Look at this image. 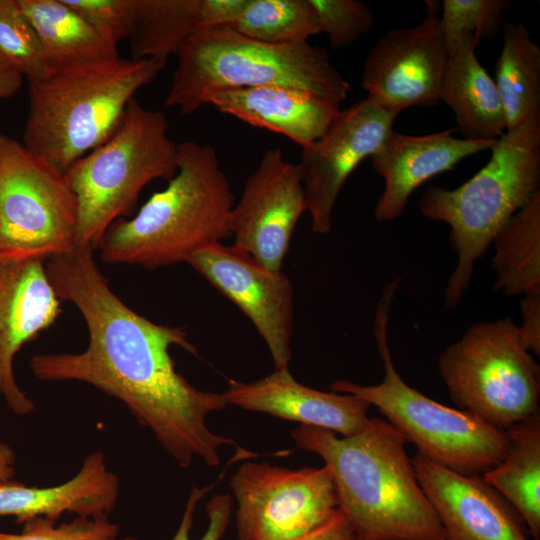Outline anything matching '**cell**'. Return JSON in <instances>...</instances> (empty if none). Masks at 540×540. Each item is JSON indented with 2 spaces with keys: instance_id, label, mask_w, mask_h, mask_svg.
Segmentation results:
<instances>
[{
  "instance_id": "obj_35",
  "label": "cell",
  "mask_w": 540,
  "mask_h": 540,
  "mask_svg": "<svg viewBox=\"0 0 540 540\" xmlns=\"http://www.w3.org/2000/svg\"><path fill=\"white\" fill-rule=\"evenodd\" d=\"M519 335L525 349L540 355V294L523 296L520 301Z\"/></svg>"
},
{
  "instance_id": "obj_38",
  "label": "cell",
  "mask_w": 540,
  "mask_h": 540,
  "mask_svg": "<svg viewBox=\"0 0 540 540\" xmlns=\"http://www.w3.org/2000/svg\"><path fill=\"white\" fill-rule=\"evenodd\" d=\"M15 453L11 446L0 442V480L13 479L15 476Z\"/></svg>"
},
{
  "instance_id": "obj_10",
  "label": "cell",
  "mask_w": 540,
  "mask_h": 540,
  "mask_svg": "<svg viewBox=\"0 0 540 540\" xmlns=\"http://www.w3.org/2000/svg\"><path fill=\"white\" fill-rule=\"evenodd\" d=\"M77 218L66 175L0 133V259L44 262L74 251Z\"/></svg>"
},
{
  "instance_id": "obj_34",
  "label": "cell",
  "mask_w": 540,
  "mask_h": 540,
  "mask_svg": "<svg viewBox=\"0 0 540 540\" xmlns=\"http://www.w3.org/2000/svg\"><path fill=\"white\" fill-rule=\"evenodd\" d=\"M212 486L193 487L182 515L177 531L171 540H192L190 532L194 522V513L201 499ZM233 509V498L229 494H217L210 498L206 504L208 517L207 529L199 540H221L230 522ZM114 540H139L132 536L116 538Z\"/></svg>"
},
{
  "instance_id": "obj_24",
  "label": "cell",
  "mask_w": 540,
  "mask_h": 540,
  "mask_svg": "<svg viewBox=\"0 0 540 540\" xmlns=\"http://www.w3.org/2000/svg\"><path fill=\"white\" fill-rule=\"evenodd\" d=\"M502 461L482 474L520 514L528 534L540 540V413L506 430Z\"/></svg>"
},
{
  "instance_id": "obj_13",
  "label": "cell",
  "mask_w": 540,
  "mask_h": 540,
  "mask_svg": "<svg viewBox=\"0 0 540 540\" xmlns=\"http://www.w3.org/2000/svg\"><path fill=\"white\" fill-rule=\"evenodd\" d=\"M397 114L368 98L339 110L325 133L303 147L297 163L312 231L327 234L347 178L382 144Z\"/></svg>"
},
{
  "instance_id": "obj_4",
  "label": "cell",
  "mask_w": 540,
  "mask_h": 540,
  "mask_svg": "<svg viewBox=\"0 0 540 540\" xmlns=\"http://www.w3.org/2000/svg\"><path fill=\"white\" fill-rule=\"evenodd\" d=\"M176 57L164 106L183 115L200 109L212 92L262 86L300 90L340 109L350 88L322 47L269 44L230 27L199 30Z\"/></svg>"
},
{
  "instance_id": "obj_16",
  "label": "cell",
  "mask_w": 540,
  "mask_h": 540,
  "mask_svg": "<svg viewBox=\"0 0 540 540\" xmlns=\"http://www.w3.org/2000/svg\"><path fill=\"white\" fill-rule=\"evenodd\" d=\"M412 462L445 540H528L520 514L482 475L455 472L418 452Z\"/></svg>"
},
{
  "instance_id": "obj_5",
  "label": "cell",
  "mask_w": 540,
  "mask_h": 540,
  "mask_svg": "<svg viewBox=\"0 0 540 540\" xmlns=\"http://www.w3.org/2000/svg\"><path fill=\"white\" fill-rule=\"evenodd\" d=\"M486 165L455 189L430 186L419 202L428 219L449 225L457 254L444 301L456 307L466 294L477 260L497 231L540 192V112L506 131L490 149Z\"/></svg>"
},
{
  "instance_id": "obj_1",
  "label": "cell",
  "mask_w": 540,
  "mask_h": 540,
  "mask_svg": "<svg viewBox=\"0 0 540 540\" xmlns=\"http://www.w3.org/2000/svg\"><path fill=\"white\" fill-rule=\"evenodd\" d=\"M93 251L76 248L46 265L59 299L80 311L88 346L34 355L32 373L43 381L83 382L120 400L178 466L188 468L195 458L218 466L219 448L237 445L207 426V416L228 405L224 394L197 389L176 371L172 346L198 355L185 329L154 323L128 307L111 290Z\"/></svg>"
},
{
  "instance_id": "obj_9",
  "label": "cell",
  "mask_w": 540,
  "mask_h": 540,
  "mask_svg": "<svg viewBox=\"0 0 540 540\" xmlns=\"http://www.w3.org/2000/svg\"><path fill=\"white\" fill-rule=\"evenodd\" d=\"M452 402L506 431L539 412L540 367L509 317L471 325L438 359Z\"/></svg>"
},
{
  "instance_id": "obj_3",
  "label": "cell",
  "mask_w": 540,
  "mask_h": 540,
  "mask_svg": "<svg viewBox=\"0 0 540 540\" xmlns=\"http://www.w3.org/2000/svg\"><path fill=\"white\" fill-rule=\"evenodd\" d=\"M178 156V171L167 186L133 217L106 230L97 248L103 262L153 270L187 263L199 250L232 237L235 196L215 148L183 141Z\"/></svg>"
},
{
  "instance_id": "obj_27",
  "label": "cell",
  "mask_w": 540,
  "mask_h": 540,
  "mask_svg": "<svg viewBox=\"0 0 540 540\" xmlns=\"http://www.w3.org/2000/svg\"><path fill=\"white\" fill-rule=\"evenodd\" d=\"M208 28L204 0H137L131 58L167 62L185 41Z\"/></svg>"
},
{
  "instance_id": "obj_23",
  "label": "cell",
  "mask_w": 540,
  "mask_h": 540,
  "mask_svg": "<svg viewBox=\"0 0 540 540\" xmlns=\"http://www.w3.org/2000/svg\"><path fill=\"white\" fill-rule=\"evenodd\" d=\"M476 46L461 42L448 56L440 101L449 106L464 139L497 140L506 120L494 79L478 61Z\"/></svg>"
},
{
  "instance_id": "obj_25",
  "label": "cell",
  "mask_w": 540,
  "mask_h": 540,
  "mask_svg": "<svg viewBox=\"0 0 540 540\" xmlns=\"http://www.w3.org/2000/svg\"><path fill=\"white\" fill-rule=\"evenodd\" d=\"M494 288L506 296L540 294V192L497 231Z\"/></svg>"
},
{
  "instance_id": "obj_2",
  "label": "cell",
  "mask_w": 540,
  "mask_h": 540,
  "mask_svg": "<svg viewBox=\"0 0 540 540\" xmlns=\"http://www.w3.org/2000/svg\"><path fill=\"white\" fill-rule=\"evenodd\" d=\"M291 436L324 461L337 509L357 540H445L406 452L408 442L390 422L369 417L359 432L340 437L299 425Z\"/></svg>"
},
{
  "instance_id": "obj_31",
  "label": "cell",
  "mask_w": 540,
  "mask_h": 540,
  "mask_svg": "<svg viewBox=\"0 0 540 540\" xmlns=\"http://www.w3.org/2000/svg\"><path fill=\"white\" fill-rule=\"evenodd\" d=\"M333 49L353 44L374 25L373 11L359 0H310Z\"/></svg>"
},
{
  "instance_id": "obj_8",
  "label": "cell",
  "mask_w": 540,
  "mask_h": 540,
  "mask_svg": "<svg viewBox=\"0 0 540 540\" xmlns=\"http://www.w3.org/2000/svg\"><path fill=\"white\" fill-rule=\"evenodd\" d=\"M178 158L166 115L132 98L116 133L65 173L77 201L76 248L96 250L112 223L133 214L145 186L175 176Z\"/></svg>"
},
{
  "instance_id": "obj_18",
  "label": "cell",
  "mask_w": 540,
  "mask_h": 540,
  "mask_svg": "<svg viewBox=\"0 0 540 540\" xmlns=\"http://www.w3.org/2000/svg\"><path fill=\"white\" fill-rule=\"evenodd\" d=\"M453 131L413 136L392 130L388 134L370 156L375 172L385 183L374 210L378 221H392L401 216L420 185L451 170L464 158L490 150L496 142L455 138Z\"/></svg>"
},
{
  "instance_id": "obj_33",
  "label": "cell",
  "mask_w": 540,
  "mask_h": 540,
  "mask_svg": "<svg viewBox=\"0 0 540 540\" xmlns=\"http://www.w3.org/2000/svg\"><path fill=\"white\" fill-rule=\"evenodd\" d=\"M105 39L118 46L132 34L137 0H65Z\"/></svg>"
},
{
  "instance_id": "obj_7",
  "label": "cell",
  "mask_w": 540,
  "mask_h": 540,
  "mask_svg": "<svg viewBox=\"0 0 540 540\" xmlns=\"http://www.w3.org/2000/svg\"><path fill=\"white\" fill-rule=\"evenodd\" d=\"M398 287V278L386 286L374 317L373 334L383 380L376 385L334 380L329 388L359 396L376 407L427 459L458 473L482 475L504 458L507 433L464 410L434 401L403 380L388 344L390 309Z\"/></svg>"
},
{
  "instance_id": "obj_32",
  "label": "cell",
  "mask_w": 540,
  "mask_h": 540,
  "mask_svg": "<svg viewBox=\"0 0 540 540\" xmlns=\"http://www.w3.org/2000/svg\"><path fill=\"white\" fill-rule=\"evenodd\" d=\"M119 527L107 514L79 517L59 525L54 520L36 517L24 523L20 533L0 531V540H114Z\"/></svg>"
},
{
  "instance_id": "obj_21",
  "label": "cell",
  "mask_w": 540,
  "mask_h": 540,
  "mask_svg": "<svg viewBox=\"0 0 540 540\" xmlns=\"http://www.w3.org/2000/svg\"><path fill=\"white\" fill-rule=\"evenodd\" d=\"M251 126L282 134L302 148L318 140L340 110L292 88L262 86L210 93L205 105Z\"/></svg>"
},
{
  "instance_id": "obj_12",
  "label": "cell",
  "mask_w": 540,
  "mask_h": 540,
  "mask_svg": "<svg viewBox=\"0 0 540 540\" xmlns=\"http://www.w3.org/2000/svg\"><path fill=\"white\" fill-rule=\"evenodd\" d=\"M426 15L412 27L391 29L370 50L361 86L380 107L399 114L413 106L433 107L448 52L440 27V2L425 0Z\"/></svg>"
},
{
  "instance_id": "obj_29",
  "label": "cell",
  "mask_w": 540,
  "mask_h": 540,
  "mask_svg": "<svg viewBox=\"0 0 540 540\" xmlns=\"http://www.w3.org/2000/svg\"><path fill=\"white\" fill-rule=\"evenodd\" d=\"M0 63L28 82L52 75L38 37L17 0H0Z\"/></svg>"
},
{
  "instance_id": "obj_37",
  "label": "cell",
  "mask_w": 540,
  "mask_h": 540,
  "mask_svg": "<svg viewBox=\"0 0 540 540\" xmlns=\"http://www.w3.org/2000/svg\"><path fill=\"white\" fill-rule=\"evenodd\" d=\"M23 76L0 63V99L15 95L20 89Z\"/></svg>"
},
{
  "instance_id": "obj_19",
  "label": "cell",
  "mask_w": 540,
  "mask_h": 540,
  "mask_svg": "<svg viewBox=\"0 0 540 540\" xmlns=\"http://www.w3.org/2000/svg\"><path fill=\"white\" fill-rule=\"evenodd\" d=\"M223 394L228 404L239 408L326 429L341 436L359 432L369 419L371 407L353 394L305 386L294 379L288 368L275 369L272 374L252 382L231 379Z\"/></svg>"
},
{
  "instance_id": "obj_15",
  "label": "cell",
  "mask_w": 540,
  "mask_h": 540,
  "mask_svg": "<svg viewBox=\"0 0 540 540\" xmlns=\"http://www.w3.org/2000/svg\"><path fill=\"white\" fill-rule=\"evenodd\" d=\"M306 201L297 164L280 148L266 150L231 212L233 245L272 271H281Z\"/></svg>"
},
{
  "instance_id": "obj_22",
  "label": "cell",
  "mask_w": 540,
  "mask_h": 540,
  "mask_svg": "<svg viewBox=\"0 0 540 540\" xmlns=\"http://www.w3.org/2000/svg\"><path fill=\"white\" fill-rule=\"evenodd\" d=\"M32 25L52 74L115 60L116 45L105 39L65 0H17Z\"/></svg>"
},
{
  "instance_id": "obj_28",
  "label": "cell",
  "mask_w": 540,
  "mask_h": 540,
  "mask_svg": "<svg viewBox=\"0 0 540 540\" xmlns=\"http://www.w3.org/2000/svg\"><path fill=\"white\" fill-rule=\"evenodd\" d=\"M230 28L269 44L308 42L322 33L310 0H246Z\"/></svg>"
},
{
  "instance_id": "obj_11",
  "label": "cell",
  "mask_w": 540,
  "mask_h": 540,
  "mask_svg": "<svg viewBox=\"0 0 540 540\" xmlns=\"http://www.w3.org/2000/svg\"><path fill=\"white\" fill-rule=\"evenodd\" d=\"M239 540H295L337 511L328 469L243 463L231 476Z\"/></svg>"
},
{
  "instance_id": "obj_30",
  "label": "cell",
  "mask_w": 540,
  "mask_h": 540,
  "mask_svg": "<svg viewBox=\"0 0 540 540\" xmlns=\"http://www.w3.org/2000/svg\"><path fill=\"white\" fill-rule=\"evenodd\" d=\"M440 27L448 56L463 41L476 47L494 38L503 26L506 0H444Z\"/></svg>"
},
{
  "instance_id": "obj_6",
  "label": "cell",
  "mask_w": 540,
  "mask_h": 540,
  "mask_svg": "<svg viewBox=\"0 0 540 540\" xmlns=\"http://www.w3.org/2000/svg\"><path fill=\"white\" fill-rule=\"evenodd\" d=\"M167 62L122 58L28 82L23 145L62 173L119 129L137 91Z\"/></svg>"
},
{
  "instance_id": "obj_17",
  "label": "cell",
  "mask_w": 540,
  "mask_h": 540,
  "mask_svg": "<svg viewBox=\"0 0 540 540\" xmlns=\"http://www.w3.org/2000/svg\"><path fill=\"white\" fill-rule=\"evenodd\" d=\"M60 314L61 300L44 262L0 259V394L16 415H28L36 406L17 384L14 358Z\"/></svg>"
},
{
  "instance_id": "obj_14",
  "label": "cell",
  "mask_w": 540,
  "mask_h": 540,
  "mask_svg": "<svg viewBox=\"0 0 540 540\" xmlns=\"http://www.w3.org/2000/svg\"><path fill=\"white\" fill-rule=\"evenodd\" d=\"M187 263L251 320L268 346L275 369L288 368L294 325V288L289 277L222 243L199 250Z\"/></svg>"
},
{
  "instance_id": "obj_26",
  "label": "cell",
  "mask_w": 540,
  "mask_h": 540,
  "mask_svg": "<svg viewBox=\"0 0 540 540\" xmlns=\"http://www.w3.org/2000/svg\"><path fill=\"white\" fill-rule=\"evenodd\" d=\"M502 28L494 82L509 131L540 112V48L522 24L504 21Z\"/></svg>"
},
{
  "instance_id": "obj_36",
  "label": "cell",
  "mask_w": 540,
  "mask_h": 540,
  "mask_svg": "<svg viewBox=\"0 0 540 540\" xmlns=\"http://www.w3.org/2000/svg\"><path fill=\"white\" fill-rule=\"evenodd\" d=\"M295 540H357L351 527L337 511L323 524Z\"/></svg>"
},
{
  "instance_id": "obj_20",
  "label": "cell",
  "mask_w": 540,
  "mask_h": 540,
  "mask_svg": "<svg viewBox=\"0 0 540 540\" xmlns=\"http://www.w3.org/2000/svg\"><path fill=\"white\" fill-rule=\"evenodd\" d=\"M118 497V477L108 469L104 454L93 452L75 476L56 486L0 480V517L13 516L17 523L24 524L36 517L56 521L66 513L79 517L108 515Z\"/></svg>"
}]
</instances>
